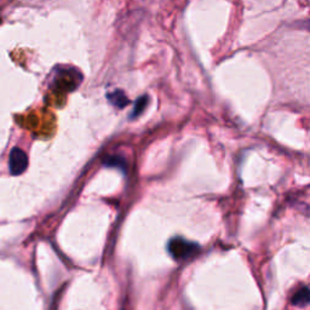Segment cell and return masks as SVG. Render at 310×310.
Listing matches in <instances>:
<instances>
[{"instance_id":"cell-1","label":"cell","mask_w":310,"mask_h":310,"mask_svg":"<svg viewBox=\"0 0 310 310\" xmlns=\"http://www.w3.org/2000/svg\"><path fill=\"white\" fill-rule=\"evenodd\" d=\"M200 247L195 242L184 240L182 238L171 239L167 245V251L171 257L176 261H185L188 258L195 256L199 252Z\"/></svg>"},{"instance_id":"cell-2","label":"cell","mask_w":310,"mask_h":310,"mask_svg":"<svg viewBox=\"0 0 310 310\" xmlns=\"http://www.w3.org/2000/svg\"><path fill=\"white\" fill-rule=\"evenodd\" d=\"M28 156L21 148H14L9 156V168L11 175L20 176L27 170Z\"/></svg>"},{"instance_id":"cell-3","label":"cell","mask_w":310,"mask_h":310,"mask_svg":"<svg viewBox=\"0 0 310 310\" xmlns=\"http://www.w3.org/2000/svg\"><path fill=\"white\" fill-rule=\"evenodd\" d=\"M107 98L114 107L119 108V109L126 107V105L130 103V100L127 98V96L123 90H115L113 92H110V94L107 95Z\"/></svg>"},{"instance_id":"cell-4","label":"cell","mask_w":310,"mask_h":310,"mask_svg":"<svg viewBox=\"0 0 310 310\" xmlns=\"http://www.w3.org/2000/svg\"><path fill=\"white\" fill-rule=\"evenodd\" d=\"M309 300H310V297H309L308 287L303 286L302 289L297 291L295 295L292 296V298H291V303H292L293 305L300 306V308H302V306H306L309 304Z\"/></svg>"},{"instance_id":"cell-5","label":"cell","mask_w":310,"mask_h":310,"mask_svg":"<svg viewBox=\"0 0 310 310\" xmlns=\"http://www.w3.org/2000/svg\"><path fill=\"white\" fill-rule=\"evenodd\" d=\"M148 101H149V96H147V95H143V96H140V97L137 98V101L135 102V107H133V109H132V113H131V115H130V119L138 118L139 115L145 111L147 104H148Z\"/></svg>"},{"instance_id":"cell-6","label":"cell","mask_w":310,"mask_h":310,"mask_svg":"<svg viewBox=\"0 0 310 310\" xmlns=\"http://www.w3.org/2000/svg\"><path fill=\"white\" fill-rule=\"evenodd\" d=\"M105 165H107L108 167H118L123 171H125V168H126L125 159H123L119 155H114V156H110V158H108L107 161H105Z\"/></svg>"}]
</instances>
